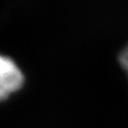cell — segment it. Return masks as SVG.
Listing matches in <instances>:
<instances>
[{"label": "cell", "mask_w": 128, "mask_h": 128, "mask_svg": "<svg viewBox=\"0 0 128 128\" xmlns=\"http://www.w3.org/2000/svg\"><path fill=\"white\" fill-rule=\"evenodd\" d=\"M24 82V76L11 59L0 56V100L18 90Z\"/></svg>", "instance_id": "cell-1"}, {"label": "cell", "mask_w": 128, "mask_h": 128, "mask_svg": "<svg viewBox=\"0 0 128 128\" xmlns=\"http://www.w3.org/2000/svg\"><path fill=\"white\" fill-rule=\"evenodd\" d=\"M118 63L128 77V44L121 50V52H120Z\"/></svg>", "instance_id": "cell-2"}]
</instances>
